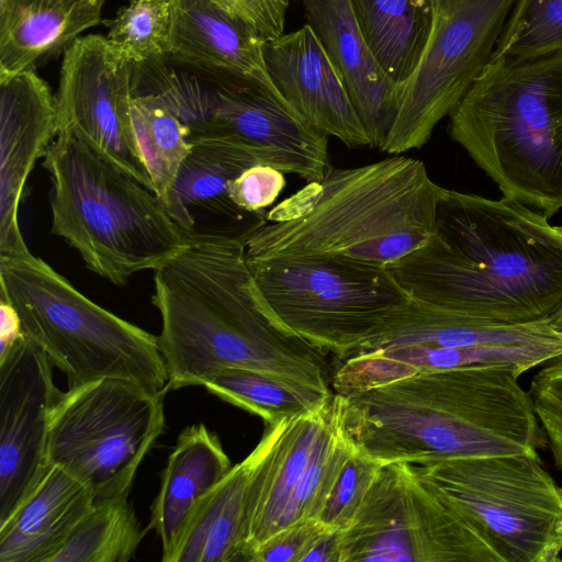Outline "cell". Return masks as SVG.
I'll return each instance as SVG.
<instances>
[{"mask_svg": "<svg viewBox=\"0 0 562 562\" xmlns=\"http://www.w3.org/2000/svg\"><path fill=\"white\" fill-rule=\"evenodd\" d=\"M263 57L272 82L306 124L350 148L370 145L341 78L307 23L265 41Z\"/></svg>", "mask_w": 562, "mask_h": 562, "instance_id": "obj_18", "label": "cell"}, {"mask_svg": "<svg viewBox=\"0 0 562 562\" xmlns=\"http://www.w3.org/2000/svg\"><path fill=\"white\" fill-rule=\"evenodd\" d=\"M0 295L68 389L123 379L168 392L158 337L99 306L30 251L0 257Z\"/></svg>", "mask_w": 562, "mask_h": 562, "instance_id": "obj_7", "label": "cell"}, {"mask_svg": "<svg viewBox=\"0 0 562 562\" xmlns=\"http://www.w3.org/2000/svg\"><path fill=\"white\" fill-rule=\"evenodd\" d=\"M408 344L451 348L562 346V334L552 328L548 318L521 324L488 323L409 297L352 353Z\"/></svg>", "mask_w": 562, "mask_h": 562, "instance_id": "obj_24", "label": "cell"}, {"mask_svg": "<svg viewBox=\"0 0 562 562\" xmlns=\"http://www.w3.org/2000/svg\"><path fill=\"white\" fill-rule=\"evenodd\" d=\"M562 52V0H516L493 58H530Z\"/></svg>", "mask_w": 562, "mask_h": 562, "instance_id": "obj_34", "label": "cell"}, {"mask_svg": "<svg viewBox=\"0 0 562 562\" xmlns=\"http://www.w3.org/2000/svg\"><path fill=\"white\" fill-rule=\"evenodd\" d=\"M218 437L204 424L178 436L161 474L149 528L158 535L162 561L171 562L196 508L232 469Z\"/></svg>", "mask_w": 562, "mask_h": 562, "instance_id": "obj_23", "label": "cell"}, {"mask_svg": "<svg viewBox=\"0 0 562 562\" xmlns=\"http://www.w3.org/2000/svg\"><path fill=\"white\" fill-rule=\"evenodd\" d=\"M133 68L106 36L77 38L63 55L56 94L58 131L79 130L155 191L132 124Z\"/></svg>", "mask_w": 562, "mask_h": 562, "instance_id": "obj_14", "label": "cell"}, {"mask_svg": "<svg viewBox=\"0 0 562 562\" xmlns=\"http://www.w3.org/2000/svg\"><path fill=\"white\" fill-rule=\"evenodd\" d=\"M519 376L503 368H454L340 394L344 427L359 451L382 463L539 457L547 441Z\"/></svg>", "mask_w": 562, "mask_h": 562, "instance_id": "obj_3", "label": "cell"}, {"mask_svg": "<svg viewBox=\"0 0 562 562\" xmlns=\"http://www.w3.org/2000/svg\"><path fill=\"white\" fill-rule=\"evenodd\" d=\"M529 393L553 463L562 471V356L546 362L533 375Z\"/></svg>", "mask_w": 562, "mask_h": 562, "instance_id": "obj_36", "label": "cell"}, {"mask_svg": "<svg viewBox=\"0 0 562 562\" xmlns=\"http://www.w3.org/2000/svg\"><path fill=\"white\" fill-rule=\"evenodd\" d=\"M61 394L48 357L26 336L0 353V526L49 467L48 423Z\"/></svg>", "mask_w": 562, "mask_h": 562, "instance_id": "obj_15", "label": "cell"}, {"mask_svg": "<svg viewBox=\"0 0 562 562\" xmlns=\"http://www.w3.org/2000/svg\"><path fill=\"white\" fill-rule=\"evenodd\" d=\"M104 0H0V79L35 70L102 20Z\"/></svg>", "mask_w": 562, "mask_h": 562, "instance_id": "obj_25", "label": "cell"}, {"mask_svg": "<svg viewBox=\"0 0 562 562\" xmlns=\"http://www.w3.org/2000/svg\"><path fill=\"white\" fill-rule=\"evenodd\" d=\"M256 164L272 166L271 156L235 138L192 143L172 186L160 200L188 244L245 240L261 223L265 214L241 211L228 194L229 182Z\"/></svg>", "mask_w": 562, "mask_h": 562, "instance_id": "obj_16", "label": "cell"}, {"mask_svg": "<svg viewBox=\"0 0 562 562\" xmlns=\"http://www.w3.org/2000/svg\"><path fill=\"white\" fill-rule=\"evenodd\" d=\"M562 356V346L442 347L408 344L359 351L336 361L335 393L347 394L380 386L422 372L492 367L524 372Z\"/></svg>", "mask_w": 562, "mask_h": 562, "instance_id": "obj_21", "label": "cell"}, {"mask_svg": "<svg viewBox=\"0 0 562 562\" xmlns=\"http://www.w3.org/2000/svg\"><path fill=\"white\" fill-rule=\"evenodd\" d=\"M228 12L250 25L265 40L283 35L285 14L268 0H216Z\"/></svg>", "mask_w": 562, "mask_h": 562, "instance_id": "obj_39", "label": "cell"}, {"mask_svg": "<svg viewBox=\"0 0 562 562\" xmlns=\"http://www.w3.org/2000/svg\"><path fill=\"white\" fill-rule=\"evenodd\" d=\"M247 262L256 297L269 317L336 361L361 347L409 300L382 267L322 257Z\"/></svg>", "mask_w": 562, "mask_h": 562, "instance_id": "obj_8", "label": "cell"}, {"mask_svg": "<svg viewBox=\"0 0 562 562\" xmlns=\"http://www.w3.org/2000/svg\"><path fill=\"white\" fill-rule=\"evenodd\" d=\"M173 0H130L109 22L111 47L134 67L168 56Z\"/></svg>", "mask_w": 562, "mask_h": 562, "instance_id": "obj_33", "label": "cell"}, {"mask_svg": "<svg viewBox=\"0 0 562 562\" xmlns=\"http://www.w3.org/2000/svg\"><path fill=\"white\" fill-rule=\"evenodd\" d=\"M492 548L499 562H554L562 552V487L527 454L409 462Z\"/></svg>", "mask_w": 562, "mask_h": 562, "instance_id": "obj_9", "label": "cell"}, {"mask_svg": "<svg viewBox=\"0 0 562 562\" xmlns=\"http://www.w3.org/2000/svg\"><path fill=\"white\" fill-rule=\"evenodd\" d=\"M301 562H340V530L329 527L323 531Z\"/></svg>", "mask_w": 562, "mask_h": 562, "instance_id": "obj_40", "label": "cell"}, {"mask_svg": "<svg viewBox=\"0 0 562 562\" xmlns=\"http://www.w3.org/2000/svg\"><path fill=\"white\" fill-rule=\"evenodd\" d=\"M383 464L356 448L340 472L317 519L329 527L346 529L355 519Z\"/></svg>", "mask_w": 562, "mask_h": 562, "instance_id": "obj_35", "label": "cell"}, {"mask_svg": "<svg viewBox=\"0 0 562 562\" xmlns=\"http://www.w3.org/2000/svg\"><path fill=\"white\" fill-rule=\"evenodd\" d=\"M131 116L139 153L161 200L192 147L190 131L176 112L153 93L133 91Z\"/></svg>", "mask_w": 562, "mask_h": 562, "instance_id": "obj_31", "label": "cell"}, {"mask_svg": "<svg viewBox=\"0 0 562 562\" xmlns=\"http://www.w3.org/2000/svg\"><path fill=\"white\" fill-rule=\"evenodd\" d=\"M548 321L554 330L562 334V303L548 317Z\"/></svg>", "mask_w": 562, "mask_h": 562, "instance_id": "obj_42", "label": "cell"}, {"mask_svg": "<svg viewBox=\"0 0 562 562\" xmlns=\"http://www.w3.org/2000/svg\"><path fill=\"white\" fill-rule=\"evenodd\" d=\"M449 116L504 198L547 218L562 209V52L490 59Z\"/></svg>", "mask_w": 562, "mask_h": 562, "instance_id": "obj_5", "label": "cell"}, {"mask_svg": "<svg viewBox=\"0 0 562 562\" xmlns=\"http://www.w3.org/2000/svg\"><path fill=\"white\" fill-rule=\"evenodd\" d=\"M355 449L344 427L341 395L334 392L329 422L292 492L279 529L318 517Z\"/></svg>", "mask_w": 562, "mask_h": 562, "instance_id": "obj_32", "label": "cell"}, {"mask_svg": "<svg viewBox=\"0 0 562 562\" xmlns=\"http://www.w3.org/2000/svg\"><path fill=\"white\" fill-rule=\"evenodd\" d=\"M250 460L233 465L192 516L171 562H249L247 490Z\"/></svg>", "mask_w": 562, "mask_h": 562, "instance_id": "obj_27", "label": "cell"}, {"mask_svg": "<svg viewBox=\"0 0 562 562\" xmlns=\"http://www.w3.org/2000/svg\"><path fill=\"white\" fill-rule=\"evenodd\" d=\"M516 0H432V25L422 57L401 87L380 150L423 147L488 64Z\"/></svg>", "mask_w": 562, "mask_h": 562, "instance_id": "obj_12", "label": "cell"}, {"mask_svg": "<svg viewBox=\"0 0 562 562\" xmlns=\"http://www.w3.org/2000/svg\"><path fill=\"white\" fill-rule=\"evenodd\" d=\"M95 501L76 477L50 465L0 526V562H49Z\"/></svg>", "mask_w": 562, "mask_h": 562, "instance_id": "obj_26", "label": "cell"}, {"mask_svg": "<svg viewBox=\"0 0 562 562\" xmlns=\"http://www.w3.org/2000/svg\"><path fill=\"white\" fill-rule=\"evenodd\" d=\"M333 396L312 411L268 424L261 440L247 456L249 562L254 549L279 530L292 492L329 422Z\"/></svg>", "mask_w": 562, "mask_h": 562, "instance_id": "obj_20", "label": "cell"}, {"mask_svg": "<svg viewBox=\"0 0 562 562\" xmlns=\"http://www.w3.org/2000/svg\"><path fill=\"white\" fill-rule=\"evenodd\" d=\"M128 495L98 502L49 562H127L145 535Z\"/></svg>", "mask_w": 562, "mask_h": 562, "instance_id": "obj_30", "label": "cell"}, {"mask_svg": "<svg viewBox=\"0 0 562 562\" xmlns=\"http://www.w3.org/2000/svg\"><path fill=\"white\" fill-rule=\"evenodd\" d=\"M42 166L53 186L52 233L110 282L124 285L188 245L157 193L79 130H59Z\"/></svg>", "mask_w": 562, "mask_h": 562, "instance_id": "obj_6", "label": "cell"}, {"mask_svg": "<svg viewBox=\"0 0 562 562\" xmlns=\"http://www.w3.org/2000/svg\"><path fill=\"white\" fill-rule=\"evenodd\" d=\"M378 63L400 88L414 72L432 25V0H348Z\"/></svg>", "mask_w": 562, "mask_h": 562, "instance_id": "obj_28", "label": "cell"}, {"mask_svg": "<svg viewBox=\"0 0 562 562\" xmlns=\"http://www.w3.org/2000/svg\"><path fill=\"white\" fill-rule=\"evenodd\" d=\"M153 304L168 391L232 368L331 391L324 353L279 327L260 306L245 243H189L154 269Z\"/></svg>", "mask_w": 562, "mask_h": 562, "instance_id": "obj_2", "label": "cell"}, {"mask_svg": "<svg viewBox=\"0 0 562 562\" xmlns=\"http://www.w3.org/2000/svg\"><path fill=\"white\" fill-rule=\"evenodd\" d=\"M123 379L68 389L52 409L46 457L81 482L95 503L128 495L165 428L164 396Z\"/></svg>", "mask_w": 562, "mask_h": 562, "instance_id": "obj_10", "label": "cell"}, {"mask_svg": "<svg viewBox=\"0 0 562 562\" xmlns=\"http://www.w3.org/2000/svg\"><path fill=\"white\" fill-rule=\"evenodd\" d=\"M285 184L282 171L267 164H256L229 182L228 194L238 209L259 216L273 204Z\"/></svg>", "mask_w": 562, "mask_h": 562, "instance_id": "obj_37", "label": "cell"}, {"mask_svg": "<svg viewBox=\"0 0 562 562\" xmlns=\"http://www.w3.org/2000/svg\"><path fill=\"white\" fill-rule=\"evenodd\" d=\"M0 353L9 350L19 339L25 336L14 307L0 295Z\"/></svg>", "mask_w": 562, "mask_h": 562, "instance_id": "obj_41", "label": "cell"}, {"mask_svg": "<svg viewBox=\"0 0 562 562\" xmlns=\"http://www.w3.org/2000/svg\"><path fill=\"white\" fill-rule=\"evenodd\" d=\"M57 133L56 97L35 70L0 79V257L30 251L19 206L31 171Z\"/></svg>", "mask_w": 562, "mask_h": 562, "instance_id": "obj_17", "label": "cell"}, {"mask_svg": "<svg viewBox=\"0 0 562 562\" xmlns=\"http://www.w3.org/2000/svg\"><path fill=\"white\" fill-rule=\"evenodd\" d=\"M307 24L322 42L367 132L382 146L401 88L386 75L361 35L348 0H302Z\"/></svg>", "mask_w": 562, "mask_h": 562, "instance_id": "obj_22", "label": "cell"}, {"mask_svg": "<svg viewBox=\"0 0 562 562\" xmlns=\"http://www.w3.org/2000/svg\"><path fill=\"white\" fill-rule=\"evenodd\" d=\"M263 43L256 30L216 0H173L168 57L203 79L277 88Z\"/></svg>", "mask_w": 562, "mask_h": 562, "instance_id": "obj_19", "label": "cell"}, {"mask_svg": "<svg viewBox=\"0 0 562 562\" xmlns=\"http://www.w3.org/2000/svg\"><path fill=\"white\" fill-rule=\"evenodd\" d=\"M182 79L175 111L190 143L235 138L266 150L272 167L307 183L330 167L328 137L306 124L277 88L251 82Z\"/></svg>", "mask_w": 562, "mask_h": 562, "instance_id": "obj_13", "label": "cell"}, {"mask_svg": "<svg viewBox=\"0 0 562 562\" xmlns=\"http://www.w3.org/2000/svg\"><path fill=\"white\" fill-rule=\"evenodd\" d=\"M217 397L260 416L266 424L312 411L334 395L314 386L245 368L223 370L201 385Z\"/></svg>", "mask_w": 562, "mask_h": 562, "instance_id": "obj_29", "label": "cell"}, {"mask_svg": "<svg viewBox=\"0 0 562 562\" xmlns=\"http://www.w3.org/2000/svg\"><path fill=\"white\" fill-rule=\"evenodd\" d=\"M272 5L283 13H286L290 0H268Z\"/></svg>", "mask_w": 562, "mask_h": 562, "instance_id": "obj_43", "label": "cell"}, {"mask_svg": "<svg viewBox=\"0 0 562 562\" xmlns=\"http://www.w3.org/2000/svg\"><path fill=\"white\" fill-rule=\"evenodd\" d=\"M499 562L486 541L409 462L384 463L355 519L340 562Z\"/></svg>", "mask_w": 562, "mask_h": 562, "instance_id": "obj_11", "label": "cell"}, {"mask_svg": "<svg viewBox=\"0 0 562 562\" xmlns=\"http://www.w3.org/2000/svg\"><path fill=\"white\" fill-rule=\"evenodd\" d=\"M329 526L308 518L279 529L257 546L250 562H301L303 555Z\"/></svg>", "mask_w": 562, "mask_h": 562, "instance_id": "obj_38", "label": "cell"}, {"mask_svg": "<svg viewBox=\"0 0 562 562\" xmlns=\"http://www.w3.org/2000/svg\"><path fill=\"white\" fill-rule=\"evenodd\" d=\"M529 207L442 188L431 238L385 268L416 301L498 324L548 318L562 303V245Z\"/></svg>", "mask_w": 562, "mask_h": 562, "instance_id": "obj_1", "label": "cell"}, {"mask_svg": "<svg viewBox=\"0 0 562 562\" xmlns=\"http://www.w3.org/2000/svg\"><path fill=\"white\" fill-rule=\"evenodd\" d=\"M442 187L426 165L393 155L336 168L266 211L245 238L249 260L322 257L382 267L425 245Z\"/></svg>", "mask_w": 562, "mask_h": 562, "instance_id": "obj_4", "label": "cell"}]
</instances>
